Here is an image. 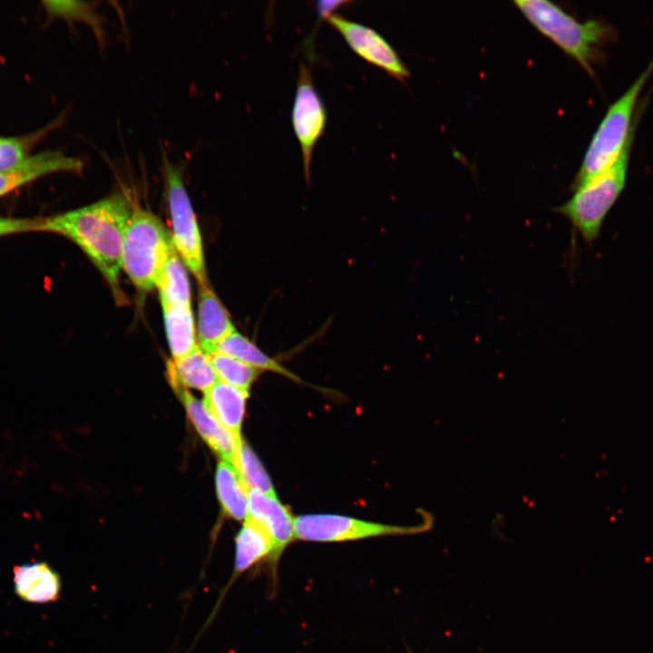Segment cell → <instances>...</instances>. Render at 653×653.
I'll return each instance as SVG.
<instances>
[{
    "label": "cell",
    "mask_w": 653,
    "mask_h": 653,
    "mask_svg": "<svg viewBox=\"0 0 653 653\" xmlns=\"http://www.w3.org/2000/svg\"><path fill=\"white\" fill-rule=\"evenodd\" d=\"M44 219L0 217V237L29 231H43Z\"/></svg>",
    "instance_id": "cell-26"
},
{
    "label": "cell",
    "mask_w": 653,
    "mask_h": 653,
    "mask_svg": "<svg viewBox=\"0 0 653 653\" xmlns=\"http://www.w3.org/2000/svg\"><path fill=\"white\" fill-rule=\"evenodd\" d=\"M327 112L310 69L300 63L291 110V123L300 147L304 176L309 183L314 149L325 132Z\"/></svg>",
    "instance_id": "cell-8"
},
{
    "label": "cell",
    "mask_w": 653,
    "mask_h": 653,
    "mask_svg": "<svg viewBox=\"0 0 653 653\" xmlns=\"http://www.w3.org/2000/svg\"><path fill=\"white\" fill-rule=\"evenodd\" d=\"M186 265L174 249L157 282L161 307L190 306V287Z\"/></svg>",
    "instance_id": "cell-21"
},
{
    "label": "cell",
    "mask_w": 653,
    "mask_h": 653,
    "mask_svg": "<svg viewBox=\"0 0 653 653\" xmlns=\"http://www.w3.org/2000/svg\"><path fill=\"white\" fill-rule=\"evenodd\" d=\"M47 13L52 16L63 17L70 20H80L93 28L96 36L102 40V27L100 16L94 8L83 1H46Z\"/></svg>",
    "instance_id": "cell-25"
},
{
    "label": "cell",
    "mask_w": 653,
    "mask_h": 653,
    "mask_svg": "<svg viewBox=\"0 0 653 653\" xmlns=\"http://www.w3.org/2000/svg\"><path fill=\"white\" fill-rule=\"evenodd\" d=\"M213 352H219L260 370L271 371L282 375L290 380L302 382L293 372L279 364L273 357L262 351L255 343L235 330L222 339L214 348Z\"/></svg>",
    "instance_id": "cell-18"
},
{
    "label": "cell",
    "mask_w": 653,
    "mask_h": 653,
    "mask_svg": "<svg viewBox=\"0 0 653 653\" xmlns=\"http://www.w3.org/2000/svg\"><path fill=\"white\" fill-rule=\"evenodd\" d=\"M219 381L249 392L260 371L233 356L219 353H207Z\"/></svg>",
    "instance_id": "cell-22"
},
{
    "label": "cell",
    "mask_w": 653,
    "mask_h": 653,
    "mask_svg": "<svg viewBox=\"0 0 653 653\" xmlns=\"http://www.w3.org/2000/svg\"><path fill=\"white\" fill-rule=\"evenodd\" d=\"M232 464L249 489H257L268 496L277 497L266 470L252 449L243 440L237 446Z\"/></svg>",
    "instance_id": "cell-23"
},
{
    "label": "cell",
    "mask_w": 653,
    "mask_h": 653,
    "mask_svg": "<svg viewBox=\"0 0 653 653\" xmlns=\"http://www.w3.org/2000/svg\"><path fill=\"white\" fill-rule=\"evenodd\" d=\"M653 72V59L629 89L611 103L594 132L570 189L576 190L607 171L635 133L638 96Z\"/></svg>",
    "instance_id": "cell-3"
},
{
    "label": "cell",
    "mask_w": 653,
    "mask_h": 653,
    "mask_svg": "<svg viewBox=\"0 0 653 653\" xmlns=\"http://www.w3.org/2000/svg\"><path fill=\"white\" fill-rule=\"evenodd\" d=\"M162 310L172 360H178L199 346L191 306L164 307Z\"/></svg>",
    "instance_id": "cell-20"
},
{
    "label": "cell",
    "mask_w": 653,
    "mask_h": 653,
    "mask_svg": "<svg viewBox=\"0 0 653 653\" xmlns=\"http://www.w3.org/2000/svg\"><path fill=\"white\" fill-rule=\"evenodd\" d=\"M49 131L40 130L22 137L0 136V171L15 168L29 158L34 145Z\"/></svg>",
    "instance_id": "cell-24"
},
{
    "label": "cell",
    "mask_w": 653,
    "mask_h": 653,
    "mask_svg": "<svg viewBox=\"0 0 653 653\" xmlns=\"http://www.w3.org/2000/svg\"><path fill=\"white\" fill-rule=\"evenodd\" d=\"M171 385L207 391L219 381L208 354L198 346L185 356L167 364Z\"/></svg>",
    "instance_id": "cell-17"
},
{
    "label": "cell",
    "mask_w": 653,
    "mask_h": 653,
    "mask_svg": "<svg viewBox=\"0 0 653 653\" xmlns=\"http://www.w3.org/2000/svg\"><path fill=\"white\" fill-rule=\"evenodd\" d=\"M161 171L174 248L199 285L209 284L200 230L183 182L181 168L171 162L163 153Z\"/></svg>",
    "instance_id": "cell-6"
},
{
    "label": "cell",
    "mask_w": 653,
    "mask_h": 653,
    "mask_svg": "<svg viewBox=\"0 0 653 653\" xmlns=\"http://www.w3.org/2000/svg\"><path fill=\"white\" fill-rule=\"evenodd\" d=\"M513 3L539 32L576 60L591 76H594L592 64L603 59L599 46L617 39L615 28L609 24L598 19L580 22L548 0H517Z\"/></svg>",
    "instance_id": "cell-2"
},
{
    "label": "cell",
    "mask_w": 653,
    "mask_h": 653,
    "mask_svg": "<svg viewBox=\"0 0 653 653\" xmlns=\"http://www.w3.org/2000/svg\"><path fill=\"white\" fill-rule=\"evenodd\" d=\"M433 521L404 526L366 521L337 514H306L294 517L296 539L332 542L390 535H409L428 531Z\"/></svg>",
    "instance_id": "cell-7"
},
{
    "label": "cell",
    "mask_w": 653,
    "mask_h": 653,
    "mask_svg": "<svg viewBox=\"0 0 653 653\" xmlns=\"http://www.w3.org/2000/svg\"><path fill=\"white\" fill-rule=\"evenodd\" d=\"M174 249L171 234L161 219L152 212L133 205L123 237L122 268L137 289L148 292L156 288Z\"/></svg>",
    "instance_id": "cell-4"
},
{
    "label": "cell",
    "mask_w": 653,
    "mask_h": 653,
    "mask_svg": "<svg viewBox=\"0 0 653 653\" xmlns=\"http://www.w3.org/2000/svg\"><path fill=\"white\" fill-rule=\"evenodd\" d=\"M248 397L249 392L218 381L204 392L203 403L212 416L240 440L241 424Z\"/></svg>",
    "instance_id": "cell-15"
},
{
    "label": "cell",
    "mask_w": 653,
    "mask_h": 653,
    "mask_svg": "<svg viewBox=\"0 0 653 653\" xmlns=\"http://www.w3.org/2000/svg\"><path fill=\"white\" fill-rule=\"evenodd\" d=\"M180 395L187 410L188 415L206 443L222 458L233 463L237 446L242 440H238L230 432L224 428L185 387L178 385L172 386Z\"/></svg>",
    "instance_id": "cell-12"
},
{
    "label": "cell",
    "mask_w": 653,
    "mask_h": 653,
    "mask_svg": "<svg viewBox=\"0 0 653 653\" xmlns=\"http://www.w3.org/2000/svg\"><path fill=\"white\" fill-rule=\"evenodd\" d=\"M347 1H318L317 2V15L321 18L326 19L328 15L335 13V11L342 6L343 5H348Z\"/></svg>",
    "instance_id": "cell-27"
},
{
    "label": "cell",
    "mask_w": 653,
    "mask_h": 653,
    "mask_svg": "<svg viewBox=\"0 0 653 653\" xmlns=\"http://www.w3.org/2000/svg\"><path fill=\"white\" fill-rule=\"evenodd\" d=\"M82 160L58 151H47L31 155L20 165L0 171V197L10 191L56 172L81 173Z\"/></svg>",
    "instance_id": "cell-11"
},
{
    "label": "cell",
    "mask_w": 653,
    "mask_h": 653,
    "mask_svg": "<svg viewBox=\"0 0 653 653\" xmlns=\"http://www.w3.org/2000/svg\"><path fill=\"white\" fill-rule=\"evenodd\" d=\"M132 209L124 193L115 192L90 205L44 219L43 231L73 241L118 296L122 242Z\"/></svg>",
    "instance_id": "cell-1"
},
{
    "label": "cell",
    "mask_w": 653,
    "mask_h": 653,
    "mask_svg": "<svg viewBox=\"0 0 653 653\" xmlns=\"http://www.w3.org/2000/svg\"><path fill=\"white\" fill-rule=\"evenodd\" d=\"M326 20L357 56L400 82L409 78L407 66L390 43L375 29L336 13Z\"/></svg>",
    "instance_id": "cell-9"
},
{
    "label": "cell",
    "mask_w": 653,
    "mask_h": 653,
    "mask_svg": "<svg viewBox=\"0 0 653 653\" xmlns=\"http://www.w3.org/2000/svg\"><path fill=\"white\" fill-rule=\"evenodd\" d=\"M15 594L30 603L56 601L61 592L59 574L46 562H34L14 568Z\"/></svg>",
    "instance_id": "cell-14"
},
{
    "label": "cell",
    "mask_w": 653,
    "mask_h": 653,
    "mask_svg": "<svg viewBox=\"0 0 653 653\" xmlns=\"http://www.w3.org/2000/svg\"><path fill=\"white\" fill-rule=\"evenodd\" d=\"M216 488L224 512L235 520L245 521L249 515V488L230 463L219 462Z\"/></svg>",
    "instance_id": "cell-19"
},
{
    "label": "cell",
    "mask_w": 653,
    "mask_h": 653,
    "mask_svg": "<svg viewBox=\"0 0 653 653\" xmlns=\"http://www.w3.org/2000/svg\"><path fill=\"white\" fill-rule=\"evenodd\" d=\"M272 551L273 543L268 532L247 517L236 538L234 569L227 589L246 570L263 560H268Z\"/></svg>",
    "instance_id": "cell-16"
},
{
    "label": "cell",
    "mask_w": 653,
    "mask_h": 653,
    "mask_svg": "<svg viewBox=\"0 0 653 653\" xmlns=\"http://www.w3.org/2000/svg\"><path fill=\"white\" fill-rule=\"evenodd\" d=\"M236 330L231 317L209 284L199 285L197 334L199 346L206 352Z\"/></svg>",
    "instance_id": "cell-13"
},
{
    "label": "cell",
    "mask_w": 653,
    "mask_h": 653,
    "mask_svg": "<svg viewBox=\"0 0 653 653\" xmlns=\"http://www.w3.org/2000/svg\"><path fill=\"white\" fill-rule=\"evenodd\" d=\"M268 534L273 551L268 559L270 590L274 592L278 581L279 559L295 539L294 517L277 497H271L257 489H249V515Z\"/></svg>",
    "instance_id": "cell-10"
},
{
    "label": "cell",
    "mask_w": 653,
    "mask_h": 653,
    "mask_svg": "<svg viewBox=\"0 0 653 653\" xmlns=\"http://www.w3.org/2000/svg\"><path fill=\"white\" fill-rule=\"evenodd\" d=\"M633 139L634 134L607 171L574 190L567 201L554 210L570 220L573 231L589 245L598 239L606 216L626 186Z\"/></svg>",
    "instance_id": "cell-5"
}]
</instances>
